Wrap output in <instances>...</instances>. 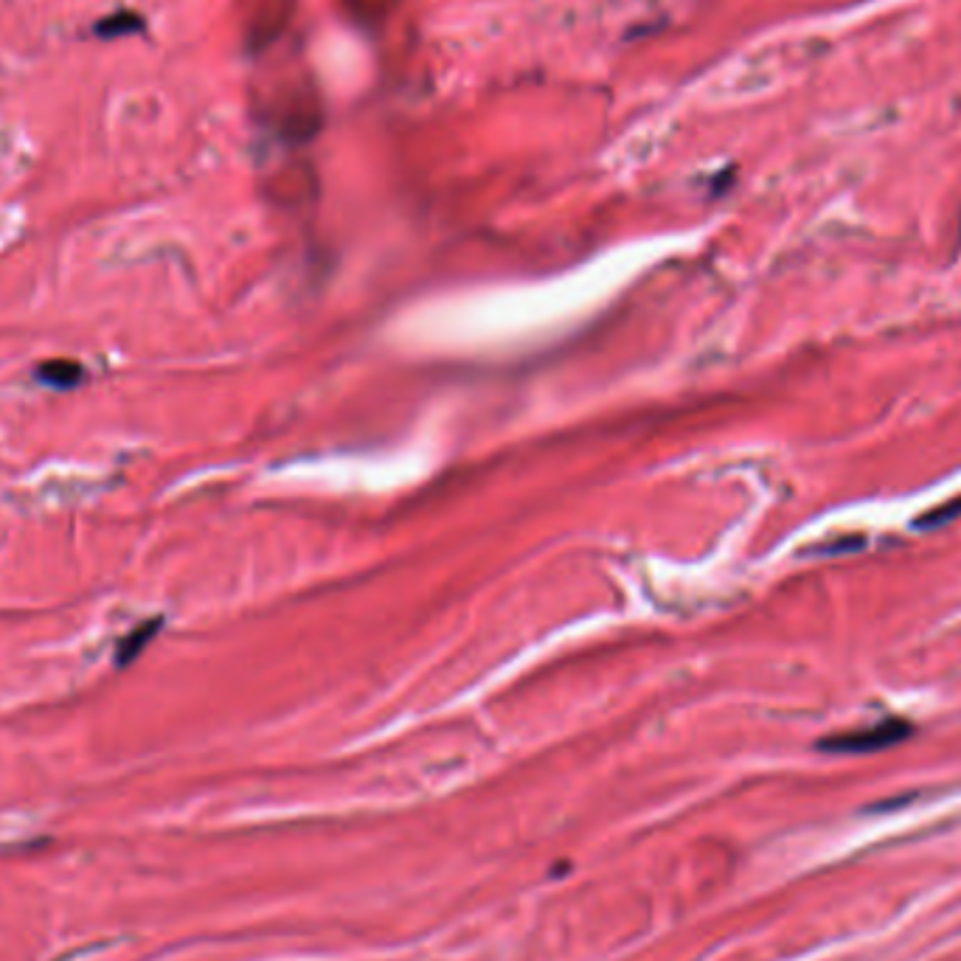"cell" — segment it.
<instances>
[{"mask_svg": "<svg viewBox=\"0 0 961 961\" xmlns=\"http://www.w3.org/2000/svg\"><path fill=\"white\" fill-rule=\"evenodd\" d=\"M144 17L138 15V12H116V15H110V17H102L96 26H93V34L96 37H102V40H116V37H127V34H138V31H144Z\"/></svg>", "mask_w": 961, "mask_h": 961, "instance_id": "277c9868", "label": "cell"}, {"mask_svg": "<svg viewBox=\"0 0 961 961\" xmlns=\"http://www.w3.org/2000/svg\"><path fill=\"white\" fill-rule=\"evenodd\" d=\"M161 627H163L161 616H155V619H147V621H141V624H135L133 630H130L127 636L121 638L119 647H116V666H119V669H124V666L133 664L135 658H138V655H141V652L147 650L149 644H152V638L161 633Z\"/></svg>", "mask_w": 961, "mask_h": 961, "instance_id": "3957f363", "label": "cell"}, {"mask_svg": "<svg viewBox=\"0 0 961 961\" xmlns=\"http://www.w3.org/2000/svg\"><path fill=\"white\" fill-rule=\"evenodd\" d=\"M905 734H908V725L905 723H883L874 725V731L838 737V740L827 742V748H835V751H877V748H886L891 742H900Z\"/></svg>", "mask_w": 961, "mask_h": 961, "instance_id": "6da1fadb", "label": "cell"}, {"mask_svg": "<svg viewBox=\"0 0 961 961\" xmlns=\"http://www.w3.org/2000/svg\"><path fill=\"white\" fill-rule=\"evenodd\" d=\"M34 377L43 385H48V388H54V391H74L76 385L85 383V369L76 360L57 357V360L40 363L37 371H34Z\"/></svg>", "mask_w": 961, "mask_h": 961, "instance_id": "7a4b0ae2", "label": "cell"}]
</instances>
